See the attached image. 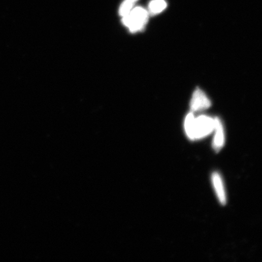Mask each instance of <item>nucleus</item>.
Instances as JSON below:
<instances>
[{
  "label": "nucleus",
  "mask_w": 262,
  "mask_h": 262,
  "mask_svg": "<svg viewBox=\"0 0 262 262\" xmlns=\"http://www.w3.org/2000/svg\"><path fill=\"white\" fill-rule=\"evenodd\" d=\"M148 12L144 8L137 7L123 17V23L131 32H137L144 29L148 21Z\"/></svg>",
  "instance_id": "nucleus-1"
},
{
  "label": "nucleus",
  "mask_w": 262,
  "mask_h": 262,
  "mask_svg": "<svg viewBox=\"0 0 262 262\" xmlns=\"http://www.w3.org/2000/svg\"><path fill=\"white\" fill-rule=\"evenodd\" d=\"M215 120L207 115H200L194 118L193 122L192 140L202 139L213 132Z\"/></svg>",
  "instance_id": "nucleus-2"
},
{
  "label": "nucleus",
  "mask_w": 262,
  "mask_h": 262,
  "mask_svg": "<svg viewBox=\"0 0 262 262\" xmlns=\"http://www.w3.org/2000/svg\"><path fill=\"white\" fill-rule=\"evenodd\" d=\"M211 106V102L207 94L201 89H195L190 103L192 112L204 111L210 108Z\"/></svg>",
  "instance_id": "nucleus-3"
},
{
  "label": "nucleus",
  "mask_w": 262,
  "mask_h": 262,
  "mask_svg": "<svg viewBox=\"0 0 262 262\" xmlns=\"http://www.w3.org/2000/svg\"><path fill=\"white\" fill-rule=\"evenodd\" d=\"M214 137L213 146L215 151L219 152L223 148L225 142L224 127L219 118H214Z\"/></svg>",
  "instance_id": "nucleus-4"
},
{
  "label": "nucleus",
  "mask_w": 262,
  "mask_h": 262,
  "mask_svg": "<svg viewBox=\"0 0 262 262\" xmlns=\"http://www.w3.org/2000/svg\"><path fill=\"white\" fill-rule=\"evenodd\" d=\"M211 180L218 201L221 205H225L226 204V192L220 175L217 173H214L212 175Z\"/></svg>",
  "instance_id": "nucleus-5"
},
{
  "label": "nucleus",
  "mask_w": 262,
  "mask_h": 262,
  "mask_svg": "<svg viewBox=\"0 0 262 262\" xmlns=\"http://www.w3.org/2000/svg\"><path fill=\"white\" fill-rule=\"evenodd\" d=\"M167 7L165 0H152L149 5V11L152 15H157L163 12Z\"/></svg>",
  "instance_id": "nucleus-6"
},
{
  "label": "nucleus",
  "mask_w": 262,
  "mask_h": 262,
  "mask_svg": "<svg viewBox=\"0 0 262 262\" xmlns=\"http://www.w3.org/2000/svg\"><path fill=\"white\" fill-rule=\"evenodd\" d=\"M138 1V0H124L121 5L119 9V14L121 16H125L127 14L129 13L131 9L133 8V6L135 3Z\"/></svg>",
  "instance_id": "nucleus-7"
}]
</instances>
